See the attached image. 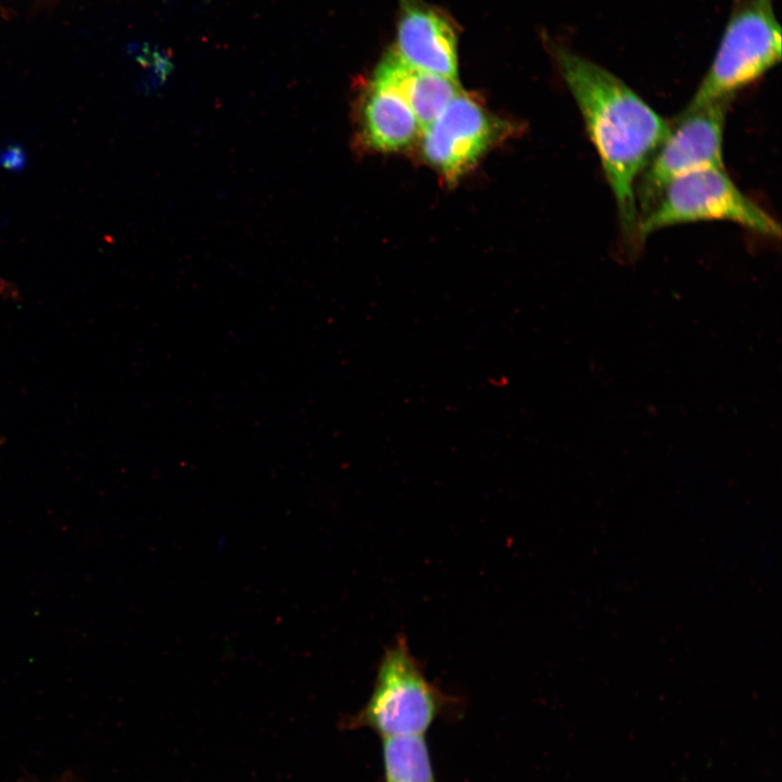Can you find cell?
Here are the masks:
<instances>
[{
	"instance_id": "5b68a950",
	"label": "cell",
	"mask_w": 782,
	"mask_h": 782,
	"mask_svg": "<svg viewBox=\"0 0 782 782\" xmlns=\"http://www.w3.org/2000/svg\"><path fill=\"white\" fill-rule=\"evenodd\" d=\"M728 103L684 110L660 143L635 185L640 217L674 179L690 173L723 167L722 143Z\"/></svg>"
},
{
	"instance_id": "52a82bcc",
	"label": "cell",
	"mask_w": 782,
	"mask_h": 782,
	"mask_svg": "<svg viewBox=\"0 0 782 782\" xmlns=\"http://www.w3.org/2000/svg\"><path fill=\"white\" fill-rule=\"evenodd\" d=\"M392 51L406 65L457 80V35L443 12L420 0H399Z\"/></svg>"
},
{
	"instance_id": "6da1fadb",
	"label": "cell",
	"mask_w": 782,
	"mask_h": 782,
	"mask_svg": "<svg viewBox=\"0 0 782 782\" xmlns=\"http://www.w3.org/2000/svg\"><path fill=\"white\" fill-rule=\"evenodd\" d=\"M548 46L597 151L625 239L636 247L635 185L670 125L609 70L560 43Z\"/></svg>"
},
{
	"instance_id": "ba28073f",
	"label": "cell",
	"mask_w": 782,
	"mask_h": 782,
	"mask_svg": "<svg viewBox=\"0 0 782 782\" xmlns=\"http://www.w3.org/2000/svg\"><path fill=\"white\" fill-rule=\"evenodd\" d=\"M415 114L394 90L370 81L357 109V138L365 148L396 152L420 138Z\"/></svg>"
},
{
	"instance_id": "8fae6325",
	"label": "cell",
	"mask_w": 782,
	"mask_h": 782,
	"mask_svg": "<svg viewBox=\"0 0 782 782\" xmlns=\"http://www.w3.org/2000/svg\"><path fill=\"white\" fill-rule=\"evenodd\" d=\"M26 164L24 150L17 144L0 148V165L10 171H21Z\"/></svg>"
},
{
	"instance_id": "9c48e42d",
	"label": "cell",
	"mask_w": 782,
	"mask_h": 782,
	"mask_svg": "<svg viewBox=\"0 0 782 782\" xmlns=\"http://www.w3.org/2000/svg\"><path fill=\"white\" fill-rule=\"evenodd\" d=\"M371 80L400 94L421 129L430 125L461 91L457 80L415 70L403 63L392 50L383 56Z\"/></svg>"
},
{
	"instance_id": "30bf717a",
	"label": "cell",
	"mask_w": 782,
	"mask_h": 782,
	"mask_svg": "<svg viewBox=\"0 0 782 782\" xmlns=\"http://www.w3.org/2000/svg\"><path fill=\"white\" fill-rule=\"evenodd\" d=\"M384 782H437L424 735L384 737Z\"/></svg>"
},
{
	"instance_id": "277c9868",
	"label": "cell",
	"mask_w": 782,
	"mask_h": 782,
	"mask_svg": "<svg viewBox=\"0 0 782 782\" xmlns=\"http://www.w3.org/2000/svg\"><path fill=\"white\" fill-rule=\"evenodd\" d=\"M706 220L731 222L769 238L781 235L780 224L739 189L724 167H708L681 176L663 190L639 219L638 244L659 229Z\"/></svg>"
},
{
	"instance_id": "7a4b0ae2",
	"label": "cell",
	"mask_w": 782,
	"mask_h": 782,
	"mask_svg": "<svg viewBox=\"0 0 782 782\" xmlns=\"http://www.w3.org/2000/svg\"><path fill=\"white\" fill-rule=\"evenodd\" d=\"M781 26L773 0H732L706 74L684 110L728 103L781 60Z\"/></svg>"
},
{
	"instance_id": "3957f363",
	"label": "cell",
	"mask_w": 782,
	"mask_h": 782,
	"mask_svg": "<svg viewBox=\"0 0 782 782\" xmlns=\"http://www.w3.org/2000/svg\"><path fill=\"white\" fill-rule=\"evenodd\" d=\"M450 701L399 635L382 654L368 701L345 720V728H368L382 739L424 735Z\"/></svg>"
},
{
	"instance_id": "8992f818",
	"label": "cell",
	"mask_w": 782,
	"mask_h": 782,
	"mask_svg": "<svg viewBox=\"0 0 782 782\" xmlns=\"http://www.w3.org/2000/svg\"><path fill=\"white\" fill-rule=\"evenodd\" d=\"M507 131L504 121L461 90L422 129L421 154L445 182L454 184Z\"/></svg>"
}]
</instances>
